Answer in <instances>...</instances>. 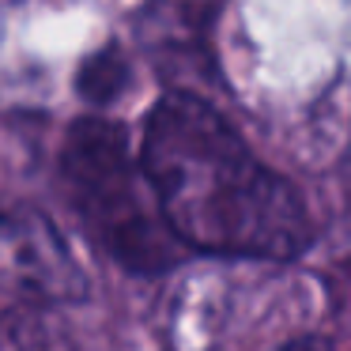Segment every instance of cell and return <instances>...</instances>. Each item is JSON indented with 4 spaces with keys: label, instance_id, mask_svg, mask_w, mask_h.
Here are the masks:
<instances>
[{
    "label": "cell",
    "instance_id": "cell-3",
    "mask_svg": "<svg viewBox=\"0 0 351 351\" xmlns=\"http://www.w3.org/2000/svg\"><path fill=\"white\" fill-rule=\"evenodd\" d=\"M212 19L215 0H147L140 16V42L162 69L167 80H178L182 91L193 84H212Z\"/></svg>",
    "mask_w": 351,
    "mask_h": 351
},
{
    "label": "cell",
    "instance_id": "cell-6",
    "mask_svg": "<svg viewBox=\"0 0 351 351\" xmlns=\"http://www.w3.org/2000/svg\"><path fill=\"white\" fill-rule=\"evenodd\" d=\"M276 351H336V348L325 343V340H317V336H306V340H291V343H283V348H276Z\"/></svg>",
    "mask_w": 351,
    "mask_h": 351
},
{
    "label": "cell",
    "instance_id": "cell-5",
    "mask_svg": "<svg viewBox=\"0 0 351 351\" xmlns=\"http://www.w3.org/2000/svg\"><path fill=\"white\" fill-rule=\"evenodd\" d=\"M125 84H129V64H125V57L117 53V49L95 53L91 61L84 64V72H80V91L95 102H110Z\"/></svg>",
    "mask_w": 351,
    "mask_h": 351
},
{
    "label": "cell",
    "instance_id": "cell-4",
    "mask_svg": "<svg viewBox=\"0 0 351 351\" xmlns=\"http://www.w3.org/2000/svg\"><path fill=\"white\" fill-rule=\"evenodd\" d=\"M0 351H76L61 317L38 306L0 313Z\"/></svg>",
    "mask_w": 351,
    "mask_h": 351
},
{
    "label": "cell",
    "instance_id": "cell-1",
    "mask_svg": "<svg viewBox=\"0 0 351 351\" xmlns=\"http://www.w3.org/2000/svg\"><path fill=\"white\" fill-rule=\"evenodd\" d=\"M144 174L178 242L234 257H298L310 219L295 185L193 91H170L147 114Z\"/></svg>",
    "mask_w": 351,
    "mask_h": 351
},
{
    "label": "cell",
    "instance_id": "cell-2",
    "mask_svg": "<svg viewBox=\"0 0 351 351\" xmlns=\"http://www.w3.org/2000/svg\"><path fill=\"white\" fill-rule=\"evenodd\" d=\"M61 178L87 234L132 272H162L178 261V234L162 219L144 162L129 155L114 121L84 117L61 147Z\"/></svg>",
    "mask_w": 351,
    "mask_h": 351
}]
</instances>
